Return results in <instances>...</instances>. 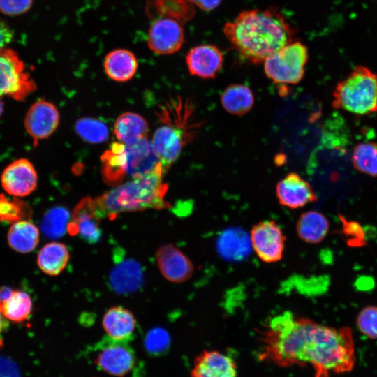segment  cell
<instances>
[{
  "label": "cell",
  "instance_id": "cell-1",
  "mask_svg": "<svg viewBox=\"0 0 377 377\" xmlns=\"http://www.w3.org/2000/svg\"><path fill=\"white\" fill-rule=\"evenodd\" d=\"M262 360L281 367L309 364L314 377L350 371L355 362L352 330L334 328L284 312L268 320L260 332Z\"/></svg>",
  "mask_w": 377,
  "mask_h": 377
},
{
  "label": "cell",
  "instance_id": "cell-2",
  "mask_svg": "<svg viewBox=\"0 0 377 377\" xmlns=\"http://www.w3.org/2000/svg\"><path fill=\"white\" fill-rule=\"evenodd\" d=\"M223 33L239 55L255 64L292 42L294 35L284 16L268 8L241 12L224 25Z\"/></svg>",
  "mask_w": 377,
  "mask_h": 377
},
{
  "label": "cell",
  "instance_id": "cell-3",
  "mask_svg": "<svg viewBox=\"0 0 377 377\" xmlns=\"http://www.w3.org/2000/svg\"><path fill=\"white\" fill-rule=\"evenodd\" d=\"M166 170L161 168L146 176L131 179L93 199L98 218L167 206L164 196L168 186L163 181Z\"/></svg>",
  "mask_w": 377,
  "mask_h": 377
},
{
  "label": "cell",
  "instance_id": "cell-4",
  "mask_svg": "<svg viewBox=\"0 0 377 377\" xmlns=\"http://www.w3.org/2000/svg\"><path fill=\"white\" fill-rule=\"evenodd\" d=\"M101 161L103 179L114 186L119 184L126 177L134 179L161 168L166 169L147 138L131 146L114 142L102 155Z\"/></svg>",
  "mask_w": 377,
  "mask_h": 377
},
{
  "label": "cell",
  "instance_id": "cell-5",
  "mask_svg": "<svg viewBox=\"0 0 377 377\" xmlns=\"http://www.w3.org/2000/svg\"><path fill=\"white\" fill-rule=\"evenodd\" d=\"M332 96L335 109L357 114L377 112V73L356 66L337 84Z\"/></svg>",
  "mask_w": 377,
  "mask_h": 377
},
{
  "label": "cell",
  "instance_id": "cell-6",
  "mask_svg": "<svg viewBox=\"0 0 377 377\" xmlns=\"http://www.w3.org/2000/svg\"><path fill=\"white\" fill-rule=\"evenodd\" d=\"M308 58L306 45L293 40L265 59L264 71L274 84H297L304 77Z\"/></svg>",
  "mask_w": 377,
  "mask_h": 377
},
{
  "label": "cell",
  "instance_id": "cell-7",
  "mask_svg": "<svg viewBox=\"0 0 377 377\" xmlns=\"http://www.w3.org/2000/svg\"><path fill=\"white\" fill-rule=\"evenodd\" d=\"M36 89L18 53L10 47L0 50V98L24 101Z\"/></svg>",
  "mask_w": 377,
  "mask_h": 377
},
{
  "label": "cell",
  "instance_id": "cell-8",
  "mask_svg": "<svg viewBox=\"0 0 377 377\" xmlns=\"http://www.w3.org/2000/svg\"><path fill=\"white\" fill-rule=\"evenodd\" d=\"M129 342L130 340L103 337L90 350L93 363L101 371L111 376H126L135 365V353Z\"/></svg>",
  "mask_w": 377,
  "mask_h": 377
},
{
  "label": "cell",
  "instance_id": "cell-9",
  "mask_svg": "<svg viewBox=\"0 0 377 377\" xmlns=\"http://www.w3.org/2000/svg\"><path fill=\"white\" fill-rule=\"evenodd\" d=\"M250 240L252 249L262 261L272 263L281 259L286 237L275 221L266 220L254 225Z\"/></svg>",
  "mask_w": 377,
  "mask_h": 377
},
{
  "label": "cell",
  "instance_id": "cell-10",
  "mask_svg": "<svg viewBox=\"0 0 377 377\" xmlns=\"http://www.w3.org/2000/svg\"><path fill=\"white\" fill-rule=\"evenodd\" d=\"M182 25L178 21L167 17L152 20L147 35L149 49L160 55L179 51L185 41Z\"/></svg>",
  "mask_w": 377,
  "mask_h": 377
},
{
  "label": "cell",
  "instance_id": "cell-11",
  "mask_svg": "<svg viewBox=\"0 0 377 377\" xmlns=\"http://www.w3.org/2000/svg\"><path fill=\"white\" fill-rule=\"evenodd\" d=\"M3 190L13 197L23 198L37 187L38 175L33 164L27 158H19L6 167L1 175Z\"/></svg>",
  "mask_w": 377,
  "mask_h": 377
},
{
  "label": "cell",
  "instance_id": "cell-12",
  "mask_svg": "<svg viewBox=\"0 0 377 377\" xmlns=\"http://www.w3.org/2000/svg\"><path fill=\"white\" fill-rule=\"evenodd\" d=\"M59 119L57 108L50 101L40 99L31 105L25 116L24 127L35 146L56 131Z\"/></svg>",
  "mask_w": 377,
  "mask_h": 377
},
{
  "label": "cell",
  "instance_id": "cell-13",
  "mask_svg": "<svg viewBox=\"0 0 377 377\" xmlns=\"http://www.w3.org/2000/svg\"><path fill=\"white\" fill-rule=\"evenodd\" d=\"M193 134L169 124L163 125L155 131L151 142L161 163L166 169L179 158L184 145L191 139Z\"/></svg>",
  "mask_w": 377,
  "mask_h": 377
},
{
  "label": "cell",
  "instance_id": "cell-14",
  "mask_svg": "<svg viewBox=\"0 0 377 377\" xmlns=\"http://www.w3.org/2000/svg\"><path fill=\"white\" fill-rule=\"evenodd\" d=\"M279 204L290 209H298L316 202L317 196L311 184L296 172H290L276 186Z\"/></svg>",
  "mask_w": 377,
  "mask_h": 377
},
{
  "label": "cell",
  "instance_id": "cell-15",
  "mask_svg": "<svg viewBox=\"0 0 377 377\" xmlns=\"http://www.w3.org/2000/svg\"><path fill=\"white\" fill-rule=\"evenodd\" d=\"M185 59L191 75L203 79H212L222 68L223 54L216 45L204 44L191 48Z\"/></svg>",
  "mask_w": 377,
  "mask_h": 377
},
{
  "label": "cell",
  "instance_id": "cell-16",
  "mask_svg": "<svg viewBox=\"0 0 377 377\" xmlns=\"http://www.w3.org/2000/svg\"><path fill=\"white\" fill-rule=\"evenodd\" d=\"M156 259L161 274L171 282L183 283L193 274L194 267L190 259L172 244L159 247Z\"/></svg>",
  "mask_w": 377,
  "mask_h": 377
},
{
  "label": "cell",
  "instance_id": "cell-17",
  "mask_svg": "<svg viewBox=\"0 0 377 377\" xmlns=\"http://www.w3.org/2000/svg\"><path fill=\"white\" fill-rule=\"evenodd\" d=\"M99 220L93 199L85 198L75 208L67 230L71 234L78 235L88 243L94 244L100 240L101 236Z\"/></svg>",
  "mask_w": 377,
  "mask_h": 377
},
{
  "label": "cell",
  "instance_id": "cell-18",
  "mask_svg": "<svg viewBox=\"0 0 377 377\" xmlns=\"http://www.w3.org/2000/svg\"><path fill=\"white\" fill-rule=\"evenodd\" d=\"M237 365L230 356L217 350H205L198 355L191 377H237Z\"/></svg>",
  "mask_w": 377,
  "mask_h": 377
},
{
  "label": "cell",
  "instance_id": "cell-19",
  "mask_svg": "<svg viewBox=\"0 0 377 377\" xmlns=\"http://www.w3.org/2000/svg\"><path fill=\"white\" fill-rule=\"evenodd\" d=\"M219 255L230 263L240 262L246 259L251 253L250 237L240 228L232 227L224 230L216 241Z\"/></svg>",
  "mask_w": 377,
  "mask_h": 377
},
{
  "label": "cell",
  "instance_id": "cell-20",
  "mask_svg": "<svg viewBox=\"0 0 377 377\" xmlns=\"http://www.w3.org/2000/svg\"><path fill=\"white\" fill-rule=\"evenodd\" d=\"M191 0H146L145 13L152 21L158 18H171L184 24L195 15Z\"/></svg>",
  "mask_w": 377,
  "mask_h": 377
},
{
  "label": "cell",
  "instance_id": "cell-21",
  "mask_svg": "<svg viewBox=\"0 0 377 377\" xmlns=\"http://www.w3.org/2000/svg\"><path fill=\"white\" fill-rule=\"evenodd\" d=\"M102 325L108 337L131 341L133 337L137 322L131 311L117 306L110 308L105 313Z\"/></svg>",
  "mask_w": 377,
  "mask_h": 377
},
{
  "label": "cell",
  "instance_id": "cell-22",
  "mask_svg": "<svg viewBox=\"0 0 377 377\" xmlns=\"http://www.w3.org/2000/svg\"><path fill=\"white\" fill-rule=\"evenodd\" d=\"M138 62L135 54L125 48H117L109 52L103 61L105 74L117 82H126L135 75Z\"/></svg>",
  "mask_w": 377,
  "mask_h": 377
},
{
  "label": "cell",
  "instance_id": "cell-23",
  "mask_svg": "<svg viewBox=\"0 0 377 377\" xmlns=\"http://www.w3.org/2000/svg\"><path fill=\"white\" fill-rule=\"evenodd\" d=\"M149 127L146 120L140 114L126 112L115 121L114 134L119 142L131 146L147 138Z\"/></svg>",
  "mask_w": 377,
  "mask_h": 377
},
{
  "label": "cell",
  "instance_id": "cell-24",
  "mask_svg": "<svg viewBox=\"0 0 377 377\" xmlns=\"http://www.w3.org/2000/svg\"><path fill=\"white\" fill-rule=\"evenodd\" d=\"M327 217L318 211H308L300 215L296 224L298 237L309 244H318L323 241L329 230Z\"/></svg>",
  "mask_w": 377,
  "mask_h": 377
},
{
  "label": "cell",
  "instance_id": "cell-25",
  "mask_svg": "<svg viewBox=\"0 0 377 377\" xmlns=\"http://www.w3.org/2000/svg\"><path fill=\"white\" fill-rule=\"evenodd\" d=\"M69 258V251L65 244L52 242L42 247L38 255L37 263L45 274L57 276L66 268Z\"/></svg>",
  "mask_w": 377,
  "mask_h": 377
},
{
  "label": "cell",
  "instance_id": "cell-26",
  "mask_svg": "<svg viewBox=\"0 0 377 377\" xmlns=\"http://www.w3.org/2000/svg\"><path fill=\"white\" fill-rule=\"evenodd\" d=\"M221 103L228 113L242 116L249 112L254 104V96L249 87L242 84L228 85L221 94Z\"/></svg>",
  "mask_w": 377,
  "mask_h": 377
},
{
  "label": "cell",
  "instance_id": "cell-27",
  "mask_svg": "<svg viewBox=\"0 0 377 377\" xmlns=\"http://www.w3.org/2000/svg\"><path fill=\"white\" fill-rule=\"evenodd\" d=\"M39 237L38 228L34 223L29 220H22L11 225L7 239L13 250L25 253L36 249Z\"/></svg>",
  "mask_w": 377,
  "mask_h": 377
},
{
  "label": "cell",
  "instance_id": "cell-28",
  "mask_svg": "<svg viewBox=\"0 0 377 377\" xmlns=\"http://www.w3.org/2000/svg\"><path fill=\"white\" fill-rule=\"evenodd\" d=\"M142 281L140 266L132 260H126L117 265L110 276L111 286L119 293H130L138 289Z\"/></svg>",
  "mask_w": 377,
  "mask_h": 377
},
{
  "label": "cell",
  "instance_id": "cell-29",
  "mask_svg": "<svg viewBox=\"0 0 377 377\" xmlns=\"http://www.w3.org/2000/svg\"><path fill=\"white\" fill-rule=\"evenodd\" d=\"M0 308L8 321L22 323L28 320L31 313L32 300L26 292L11 290L8 296L0 301Z\"/></svg>",
  "mask_w": 377,
  "mask_h": 377
},
{
  "label": "cell",
  "instance_id": "cell-30",
  "mask_svg": "<svg viewBox=\"0 0 377 377\" xmlns=\"http://www.w3.org/2000/svg\"><path fill=\"white\" fill-rule=\"evenodd\" d=\"M352 163L359 172L377 177V143L361 142L353 148Z\"/></svg>",
  "mask_w": 377,
  "mask_h": 377
},
{
  "label": "cell",
  "instance_id": "cell-31",
  "mask_svg": "<svg viewBox=\"0 0 377 377\" xmlns=\"http://www.w3.org/2000/svg\"><path fill=\"white\" fill-rule=\"evenodd\" d=\"M31 210L20 198H9L0 193V221L14 223L22 220H29Z\"/></svg>",
  "mask_w": 377,
  "mask_h": 377
},
{
  "label": "cell",
  "instance_id": "cell-32",
  "mask_svg": "<svg viewBox=\"0 0 377 377\" xmlns=\"http://www.w3.org/2000/svg\"><path fill=\"white\" fill-rule=\"evenodd\" d=\"M75 130L84 140L93 144L105 141L109 134L104 123L91 117L79 119L75 124Z\"/></svg>",
  "mask_w": 377,
  "mask_h": 377
},
{
  "label": "cell",
  "instance_id": "cell-33",
  "mask_svg": "<svg viewBox=\"0 0 377 377\" xmlns=\"http://www.w3.org/2000/svg\"><path fill=\"white\" fill-rule=\"evenodd\" d=\"M69 214L63 207H54L46 213L42 222V229L49 237L56 238L68 230Z\"/></svg>",
  "mask_w": 377,
  "mask_h": 377
},
{
  "label": "cell",
  "instance_id": "cell-34",
  "mask_svg": "<svg viewBox=\"0 0 377 377\" xmlns=\"http://www.w3.org/2000/svg\"><path fill=\"white\" fill-rule=\"evenodd\" d=\"M357 325L360 332L371 339L377 338V306H367L358 314Z\"/></svg>",
  "mask_w": 377,
  "mask_h": 377
},
{
  "label": "cell",
  "instance_id": "cell-35",
  "mask_svg": "<svg viewBox=\"0 0 377 377\" xmlns=\"http://www.w3.org/2000/svg\"><path fill=\"white\" fill-rule=\"evenodd\" d=\"M33 0H0V12L7 16H19L27 13Z\"/></svg>",
  "mask_w": 377,
  "mask_h": 377
},
{
  "label": "cell",
  "instance_id": "cell-36",
  "mask_svg": "<svg viewBox=\"0 0 377 377\" xmlns=\"http://www.w3.org/2000/svg\"><path fill=\"white\" fill-rule=\"evenodd\" d=\"M0 377H21L17 364L10 358L0 356Z\"/></svg>",
  "mask_w": 377,
  "mask_h": 377
},
{
  "label": "cell",
  "instance_id": "cell-37",
  "mask_svg": "<svg viewBox=\"0 0 377 377\" xmlns=\"http://www.w3.org/2000/svg\"><path fill=\"white\" fill-rule=\"evenodd\" d=\"M14 33L11 27L3 19L0 18V50L8 47L12 42Z\"/></svg>",
  "mask_w": 377,
  "mask_h": 377
},
{
  "label": "cell",
  "instance_id": "cell-38",
  "mask_svg": "<svg viewBox=\"0 0 377 377\" xmlns=\"http://www.w3.org/2000/svg\"><path fill=\"white\" fill-rule=\"evenodd\" d=\"M193 6L204 11H211L218 7L221 0H191Z\"/></svg>",
  "mask_w": 377,
  "mask_h": 377
},
{
  "label": "cell",
  "instance_id": "cell-39",
  "mask_svg": "<svg viewBox=\"0 0 377 377\" xmlns=\"http://www.w3.org/2000/svg\"><path fill=\"white\" fill-rule=\"evenodd\" d=\"M8 321L3 316L0 308V349L3 346V335L8 327Z\"/></svg>",
  "mask_w": 377,
  "mask_h": 377
},
{
  "label": "cell",
  "instance_id": "cell-40",
  "mask_svg": "<svg viewBox=\"0 0 377 377\" xmlns=\"http://www.w3.org/2000/svg\"><path fill=\"white\" fill-rule=\"evenodd\" d=\"M3 105L2 101H1L0 100V117L3 113Z\"/></svg>",
  "mask_w": 377,
  "mask_h": 377
}]
</instances>
